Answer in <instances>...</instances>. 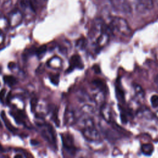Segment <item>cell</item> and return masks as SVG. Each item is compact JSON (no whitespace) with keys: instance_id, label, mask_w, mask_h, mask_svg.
<instances>
[{"instance_id":"obj_1","label":"cell","mask_w":158,"mask_h":158,"mask_svg":"<svg viewBox=\"0 0 158 158\" xmlns=\"http://www.w3.org/2000/svg\"><path fill=\"white\" fill-rule=\"evenodd\" d=\"M110 33L108 26L101 19H96L93 23L89 32L91 43L96 50H100L108 43Z\"/></svg>"},{"instance_id":"obj_2","label":"cell","mask_w":158,"mask_h":158,"mask_svg":"<svg viewBox=\"0 0 158 158\" xmlns=\"http://www.w3.org/2000/svg\"><path fill=\"white\" fill-rule=\"evenodd\" d=\"M78 125L83 136L89 141H97L100 138L93 115H80Z\"/></svg>"},{"instance_id":"obj_3","label":"cell","mask_w":158,"mask_h":158,"mask_svg":"<svg viewBox=\"0 0 158 158\" xmlns=\"http://www.w3.org/2000/svg\"><path fill=\"white\" fill-rule=\"evenodd\" d=\"M141 127L150 134L152 132L158 133V120L156 116L147 108H140L136 112Z\"/></svg>"},{"instance_id":"obj_4","label":"cell","mask_w":158,"mask_h":158,"mask_svg":"<svg viewBox=\"0 0 158 158\" xmlns=\"http://www.w3.org/2000/svg\"><path fill=\"white\" fill-rule=\"evenodd\" d=\"M107 26L112 35L127 38L131 35V30L128 22L122 17H112Z\"/></svg>"},{"instance_id":"obj_5","label":"cell","mask_w":158,"mask_h":158,"mask_svg":"<svg viewBox=\"0 0 158 158\" xmlns=\"http://www.w3.org/2000/svg\"><path fill=\"white\" fill-rule=\"evenodd\" d=\"M42 128L41 135L43 138L54 148H57L56 136L54 129L49 123H44L42 125H39Z\"/></svg>"},{"instance_id":"obj_6","label":"cell","mask_w":158,"mask_h":158,"mask_svg":"<svg viewBox=\"0 0 158 158\" xmlns=\"http://www.w3.org/2000/svg\"><path fill=\"white\" fill-rule=\"evenodd\" d=\"M112 7L116 12L122 14H130L131 6L128 0H109Z\"/></svg>"},{"instance_id":"obj_7","label":"cell","mask_w":158,"mask_h":158,"mask_svg":"<svg viewBox=\"0 0 158 158\" xmlns=\"http://www.w3.org/2000/svg\"><path fill=\"white\" fill-rule=\"evenodd\" d=\"M61 138L62 145L65 151L72 156L75 155L77 148L75 146L73 136L69 133H65L61 134Z\"/></svg>"},{"instance_id":"obj_8","label":"cell","mask_w":158,"mask_h":158,"mask_svg":"<svg viewBox=\"0 0 158 158\" xmlns=\"http://www.w3.org/2000/svg\"><path fill=\"white\" fill-rule=\"evenodd\" d=\"M131 6L132 4L135 5L136 7L140 10H150L153 7L154 0H128Z\"/></svg>"},{"instance_id":"obj_9","label":"cell","mask_w":158,"mask_h":158,"mask_svg":"<svg viewBox=\"0 0 158 158\" xmlns=\"http://www.w3.org/2000/svg\"><path fill=\"white\" fill-rule=\"evenodd\" d=\"M83 63L80 56L78 55H73L72 56L69 60V66L67 70V72L69 73L73 70L75 69H82L83 68Z\"/></svg>"},{"instance_id":"obj_10","label":"cell","mask_w":158,"mask_h":158,"mask_svg":"<svg viewBox=\"0 0 158 158\" xmlns=\"http://www.w3.org/2000/svg\"><path fill=\"white\" fill-rule=\"evenodd\" d=\"M101 114L102 118L108 123L113 122V115L111 107L107 104L104 103L101 105Z\"/></svg>"},{"instance_id":"obj_11","label":"cell","mask_w":158,"mask_h":158,"mask_svg":"<svg viewBox=\"0 0 158 158\" xmlns=\"http://www.w3.org/2000/svg\"><path fill=\"white\" fill-rule=\"evenodd\" d=\"M10 23L13 25H17L22 19V14L20 10L15 9L12 10L10 14Z\"/></svg>"},{"instance_id":"obj_12","label":"cell","mask_w":158,"mask_h":158,"mask_svg":"<svg viewBox=\"0 0 158 158\" xmlns=\"http://www.w3.org/2000/svg\"><path fill=\"white\" fill-rule=\"evenodd\" d=\"M11 115L14 118L15 122L19 124H23L26 126L25 121V113L21 110H17L15 112H10Z\"/></svg>"},{"instance_id":"obj_13","label":"cell","mask_w":158,"mask_h":158,"mask_svg":"<svg viewBox=\"0 0 158 158\" xmlns=\"http://www.w3.org/2000/svg\"><path fill=\"white\" fill-rule=\"evenodd\" d=\"M1 118H2L4 123H5V125H6V128L8 129V130L10 131V132L13 133H15L17 131V129L12 125L10 122L7 118V117L4 111H2L1 112Z\"/></svg>"},{"instance_id":"obj_14","label":"cell","mask_w":158,"mask_h":158,"mask_svg":"<svg viewBox=\"0 0 158 158\" xmlns=\"http://www.w3.org/2000/svg\"><path fill=\"white\" fill-rule=\"evenodd\" d=\"M141 152L146 156H151L154 151V146L151 143L143 144L141 148Z\"/></svg>"},{"instance_id":"obj_15","label":"cell","mask_w":158,"mask_h":158,"mask_svg":"<svg viewBox=\"0 0 158 158\" xmlns=\"http://www.w3.org/2000/svg\"><path fill=\"white\" fill-rule=\"evenodd\" d=\"M133 88H134L136 97L137 98H139V99H143L144 96V91H143V88H141V86L136 83H134Z\"/></svg>"},{"instance_id":"obj_16","label":"cell","mask_w":158,"mask_h":158,"mask_svg":"<svg viewBox=\"0 0 158 158\" xmlns=\"http://www.w3.org/2000/svg\"><path fill=\"white\" fill-rule=\"evenodd\" d=\"M3 80L4 83L9 86H12L17 83L16 78L12 75H5L3 77Z\"/></svg>"},{"instance_id":"obj_17","label":"cell","mask_w":158,"mask_h":158,"mask_svg":"<svg viewBox=\"0 0 158 158\" xmlns=\"http://www.w3.org/2000/svg\"><path fill=\"white\" fill-rule=\"evenodd\" d=\"M115 91H116V96L118 99V100L123 101H124V93L123 92L122 89L120 87L117 86L115 88Z\"/></svg>"},{"instance_id":"obj_18","label":"cell","mask_w":158,"mask_h":158,"mask_svg":"<svg viewBox=\"0 0 158 158\" xmlns=\"http://www.w3.org/2000/svg\"><path fill=\"white\" fill-rule=\"evenodd\" d=\"M36 48L35 46H31V48L26 49L24 51L23 54V56H25V59H27L28 56L34 54L36 52Z\"/></svg>"},{"instance_id":"obj_19","label":"cell","mask_w":158,"mask_h":158,"mask_svg":"<svg viewBox=\"0 0 158 158\" xmlns=\"http://www.w3.org/2000/svg\"><path fill=\"white\" fill-rule=\"evenodd\" d=\"M38 104V99L36 97H33L30 100V109L32 112H34L36 110V107Z\"/></svg>"},{"instance_id":"obj_20","label":"cell","mask_w":158,"mask_h":158,"mask_svg":"<svg viewBox=\"0 0 158 158\" xmlns=\"http://www.w3.org/2000/svg\"><path fill=\"white\" fill-rule=\"evenodd\" d=\"M50 81L54 85H57L59 82V74H51L49 76Z\"/></svg>"},{"instance_id":"obj_21","label":"cell","mask_w":158,"mask_h":158,"mask_svg":"<svg viewBox=\"0 0 158 158\" xmlns=\"http://www.w3.org/2000/svg\"><path fill=\"white\" fill-rule=\"evenodd\" d=\"M151 103L154 108H157L158 107V95L154 94L151 98Z\"/></svg>"},{"instance_id":"obj_22","label":"cell","mask_w":158,"mask_h":158,"mask_svg":"<svg viewBox=\"0 0 158 158\" xmlns=\"http://www.w3.org/2000/svg\"><path fill=\"white\" fill-rule=\"evenodd\" d=\"M46 49H47V47L46 45L43 44V45H41V46H40L39 48H36V52L35 54L37 55V56H40V55H42L43 54L45 53V52L46 51Z\"/></svg>"},{"instance_id":"obj_23","label":"cell","mask_w":158,"mask_h":158,"mask_svg":"<svg viewBox=\"0 0 158 158\" xmlns=\"http://www.w3.org/2000/svg\"><path fill=\"white\" fill-rule=\"evenodd\" d=\"M44 0H30L31 4L35 10V8L37 7L39 5H41L44 2Z\"/></svg>"},{"instance_id":"obj_24","label":"cell","mask_w":158,"mask_h":158,"mask_svg":"<svg viewBox=\"0 0 158 158\" xmlns=\"http://www.w3.org/2000/svg\"><path fill=\"white\" fill-rule=\"evenodd\" d=\"M85 43H86V40L85 39H80L78 40L77 43V46H79L80 48L83 49L84 48V47L85 46Z\"/></svg>"},{"instance_id":"obj_25","label":"cell","mask_w":158,"mask_h":158,"mask_svg":"<svg viewBox=\"0 0 158 158\" xmlns=\"http://www.w3.org/2000/svg\"><path fill=\"white\" fill-rule=\"evenodd\" d=\"M12 5V0H4L2 6L5 8H8Z\"/></svg>"},{"instance_id":"obj_26","label":"cell","mask_w":158,"mask_h":158,"mask_svg":"<svg viewBox=\"0 0 158 158\" xmlns=\"http://www.w3.org/2000/svg\"><path fill=\"white\" fill-rule=\"evenodd\" d=\"M6 89L4 88H2L1 91H0V101L1 102H3V99L4 98L5 96V94H6Z\"/></svg>"},{"instance_id":"obj_27","label":"cell","mask_w":158,"mask_h":158,"mask_svg":"<svg viewBox=\"0 0 158 158\" xmlns=\"http://www.w3.org/2000/svg\"><path fill=\"white\" fill-rule=\"evenodd\" d=\"M30 143L33 146H36V145H38L39 144V142L36 139H31L30 140Z\"/></svg>"},{"instance_id":"obj_28","label":"cell","mask_w":158,"mask_h":158,"mask_svg":"<svg viewBox=\"0 0 158 158\" xmlns=\"http://www.w3.org/2000/svg\"><path fill=\"white\" fill-rule=\"evenodd\" d=\"M15 63H14V62H9V64H8V67L9 69H12V68H14L15 67Z\"/></svg>"},{"instance_id":"obj_29","label":"cell","mask_w":158,"mask_h":158,"mask_svg":"<svg viewBox=\"0 0 158 158\" xmlns=\"http://www.w3.org/2000/svg\"><path fill=\"white\" fill-rule=\"evenodd\" d=\"M3 151H4V149L2 146V145L0 144V152H3Z\"/></svg>"},{"instance_id":"obj_30","label":"cell","mask_w":158,"mask_h":158,"mask_svg":"<svg viewBox=\"0 0 158 158\" xmlns=\"http://www.w3.org/2000/svg\"><path fill=\"white\" fill-rule=\"evenodd\" d=\"M15 157H22V156H21V155H20V154H19V155H15V156H14Z\"/></svg>"},{"instance_id":"obj_31","label":"cell","mask_w":158,"mask_h":158,"mask_svg":"<svg viewBox=\"0 0 158 158\" xmlns=\"http://www.w3.org/2000/svg\"><path fill=\"white\" fill-rule=\"evenodd\" d=\"M1 72H2V69H1V67L0 66V73H1Z\"/></svg>"},{"instance_id":"obj_32","label":"cell","mask_w":158,"mask_h":158,"mask_svg":"<svg viewBox=\"0 0 158 158\" xmlns=\"http://www.w3.org/2000/svg\"><path fill=\"white\" fill-rule=\"evenodd\" d=\"M154 1H156V2L158 4V0H154Z\"/></svg>"},{"instance_id":"obj_33","label":"cell","mask_w":158,"mask_h":158,"mask_svg":"<svg viewBox=\"0 0 158 158\" xmlns=\"http://www.w3.org/2000/svg\"><path fill=\"white\" fill-rule=\"evenodd\" d=\"M157 85H158V81H157Z\"/></svg>"}]
</instances>
